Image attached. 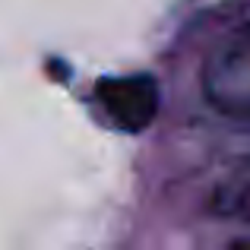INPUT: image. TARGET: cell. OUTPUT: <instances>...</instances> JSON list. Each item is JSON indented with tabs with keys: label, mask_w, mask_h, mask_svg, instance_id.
I'll use <instances>...</instances> for the list:
<instances>
[{
	"label": "cell",
	"mask_w": 250,
	"mask_h": 250,
	"mask_svg": "<svg viewBox=\"0 0 250 250\" xmlns=\"http://www.w3.org/2000/svg\"><path fill=\"white\" fill-rule=\"evenodd\" d=\"M200 89L219 114L250 124V22L225 32L206 51Z\"/></svg>",
	"instance_id": "6da1fadb"
},
{
	"label": "cell",
	"mask_w": 250,
	"mask_h": 250,
	"mask_svg": "<svg viewBox=\"0 0 250 250\" xmlns=\"http://www.w3.org/2000/svg\"><path fill=\"white\" fill-rule=\"evenodd\" d=\"M95 98L108 121L127 133H140L159 117L162 89L149 73H127L102 80L95 89Z\"/></svg>",
	"instance_id": "7a4b0ae2"
}]
</instances>
